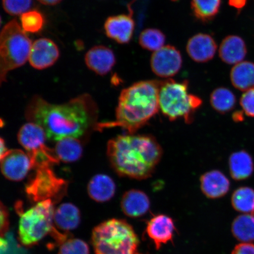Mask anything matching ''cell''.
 <instances>
[{
    "mask_svg": "<svg viewBox=\"0 0 254 254\" xmlns=\"http://www.w3.org/2000/svg\"><path fill=\"white\" fill-rule=\"evenodd\" d=\"M232 205L238 212L249 214L254 209V190L250 187L238 189L231 198Z\"/></svg>",
    "mask_w": 254,
    "mask_h": 254,
    "instance_id": "83f0119b",
    "label": "cell"
},
{
    "mask_svg": "<svg viewBox=\"0 0 254 254\" xmlns=\"http://www.w3.org/2000/svg\"><path fill=\"white\" fill-rule=\"evenodd\" d=\"M57 254H90V249L84 241L70 237L60 244Z\"/></svg>",
    "mask_w": 254,
    "mask_h": 254,
    "instance_id": "4dcf8cb0",
    "label": "cell"
},
{
    "mask_svg": "<svg viewBox=\"0 0 254 254\" xmlns=\"http://www.w3.org/2000/svg\"><path fill=\"white\" fill-rule=\"evenodd\" d=\"M8 151L7 147H6L5 142L2 138H1V156L4 155L5 152Z\"/></svg>",
    "mask_w": 254,
    "mask_h": 254,
    "instance_id": "f35d334b",
    "label": "cell"
},
{
    "mask_svg": "<svg viewBox=\"0 0 254 254\" xmlns=\"http://www.w3.org/2000/svg\"><path fill=\"white\" fill-rule=\"evenodd\" d=\"M31 41L21 25L12 20L2 28L0 36V79L6 81L9 71L20 67L29 59Z\"/></svg>",
    "mask_w": 254,
    "mask_h": 254,
    "instance_id": "52a82bcc",
    "label": "cell"
},
{
    "mask_svg": "<svg viewBox=\"0 0 254 254\" xmlns=\"http://www.w3.org/2000/svg\"><path fill=\"white\" fill-rule=\"evenodd\" d=\"M201 189L206 197L216 199L227 194L230 183L228 178L218 170H212L200 178Z\"/></svg>",
    "mask_w": 254,
    "mask_h": 254,
    "instance_id": "e0dca14e",
    "label": "cell"
},
{
    "mask_svg": "<svg viewBox=\"0 0 254 254\" xmlns=\"http://www.w3.org/2000/svg\"><path fill=\"white\" fill-rule=\"evenodd\" d=\"M247 53L244 41L237 36H229L222 40L219 56L222 61L228 64H237L242 62Z\"/></svg>",
    "mask_w": 254,
    "mask_h": 254,
    "instance_id": "ffe728a7",
    "label": "cell"
},
{
    "mask_svg": "<svg viewBox=\"0 0 254 254\" xmlns=\"http://www.w3.org/2000/svg\"><path fill=\"white\" fill-rule=\"evenodd\" d=\"M166 39V36L160 30L147 28L142 31L139 43L143 49L155 52L164 47Z\"/></svg>",
    "mask_w": 254,
    "mask_h": 254,
    "instance_id": "f1b7e54d",
    "label": "cell"
},
{
    "mask_svg": "<svg viewBox=\"0 0 254 254\" xmlns=\"http://www.w3.org/2000/svg\"><path fill=\"white\" fill-rule=\"evenodd\" d=\"M136 254H137V253H136Z\"/></svg>",
    "mask_w": 254,
    "mask_h": 254,
    "instance_id": "b9f144b4",
    "label": "cell"
},
{
    "mask_svg": "<svg viewBox=\"0 0 254 254\" xmlns=\"http://www.w3.org/2000/svg\"><path fill=\"white\" fill-rule=\"evenodd\" d=\"M85 62L88 68L98 75H105L115 65V55L109 48L103 46H95L87 53Z\"/></svg>",
    "mask_w": 254,
    "mask_h": 254,
    "instance_id": "2e32d148",
    "label": "cell"
},
{
    "mask_svg": "<svg viewBox=\"0 0 254 254\" xmlns=\"http://www.w3.org/2000/svg\"><path fill=\"white\" fill-rule=\"evenodd\" d=\"M55 151L60 161L72 163L80 158L83 150L78 138L68 136L57 141Z\"/></svg>",
    "mask_w": 254,
    "mask_h": 254,
    "instance_id": "cb8c5ba5",
    "label": "cell"
},
{
    "mask_svg": "<svg viewBox=\"0 0 254 254\" xmlns=\"http://www.w3.org/2000/svg\"><path fill=\"white\" fill-rule=\"evenodd\" d=\"M9 214L7 207L1 202V224H0V231H1V237H4L7 233L9 228Z\"/></svg>",
    "mask_w": 254,
    "mask_h": 254,
    "instance_id": "836d02e7",
    "label": "cell"
},
{
    "mask_svg": "<svg viewBox=\"0 0 254 254\" xmlns=\"http://www.w3.org/2000/svg\"><path fill=\"white\" fill-rule=\"evenodd\" d=\"M231 81L233 86L240 91H246L254 88V63L242 62L232 68Z\"/></svg>",
    "mask_w": 254,
    "mask_h": 254,
    "instance_id": "603a6c76",
    "label": "cell"
},
{
    "mask_svg": "<svg viewBox=\"0 0 254 254\" xmlns=\"http://www.w3.org/2000/svg\"><path fill=\"white\" fill-rule=\"evenodd\" d=\"M150 63L152 71L155 75L162 78H170L182 68V56L176 47L168 45L152 54Z\"/></svg>",
    "mask_w": 254,
    "mask_h": 254,
    "instance_id": "30bf717a",
    "label": "cell"
},
{
    "mask_svg": "<svg viewBox=\"0 0 254 254\" xmlns=\"http://www.w3.org/2000/svg\"><path fill=\"white\" fill-rule=\"evenodd\" d=\"M187 52L193 61L206 63L214 58L217 50L215 41L208 34L199 33L189 40Z\"/></svg>",
    "mask_w": 254,
    "mask_h": 254,
    "instance_id": "9a60e30c",
    "label": "cell"
},
{
    "mask_svg": "<svg viewBox=\"0 0 254 254\" xmlns=\"http://www.w3.org/2000/svg\"><path fill=\"white\" fill-rule=\"evenodd\" d=\"M116 184L113 180L106 174L95 175L87 186L90 197L97 202L110 201L115 194Z\"/></svg>",
    "mask_w": 254,
    "mask_h": 254,
    "instance_id": "44dd1931",
    "label": "cell"
},
{
    "mask_svg": "<svg viewBox=\"0 0 254 254\" xmlns=\"http://www.w3.org/2000/svg\"><path fill=\"white\" fill-rule=\"evenodd\" d=\"M81 212L75 205L66 202L60 205L54 213V225L57 229L69 233L78 227Z\"/></svg>",
    "mask_w": 254,
    "mask_h": 254,
    "instance_id": "d6986e66",
    "label": "cell"
},
{
    "mask_svg": "<svg viewBox=\"0 0 254 254\" xmlns=\"http://www.w3.org/2000/svg\"><path fill=\"white\" fill-rule=\"evenodd\" d=\"M171 1H179V0H171Z\"/></svg>",
    "mask_w": 254,
    "mask_h": 254,
    "instance_id": "ab89813d",
    "label": "cell"
},
{
    "mask_svg": "<svg viewBox=\"0 0 254 254\" xmlns=\"http://www.w3.org/2000/svg\"><path fill=\"white\" fill-rule=\"evenodd\" d=\"M231 254H254V244L245 243L238 244Z\"/></svg>",
    "mask_w": 254,
    "mask_h": 254,
    "instance_id": "e575fe53",
    "label": "cell"
},
{
    "mask_svg": "<svg viewBox=\"0 0 254 254\" xmlns=\"http://www.w3.org/2000/svg\"><path fill=\"white\" fill-rule=\"evenodd\" d=\"M25 116L28 122L44 129L47 138L58 141L63 138H79L97 125V108L90 95L83 94L62 104L35 97L28 104Z\"/></svg>",
    "mask_w": 254,
    "mask_h": 254,
    "instance_id": "6da1fadb",
    "label": "cell"
},
{
    "mask_svg": "<svg viewBox=\"0 0 254 254\" xmlns=\"http://www.w3.org/2000/svg\"><path fill=\"white\" fill-rule=\"evenodd\" d=\"M232 233L241 243H251L254 241V216L244 214L234 220L231 227Z\"/></svg>",
    "mask_w": 254,
    "mask_h": 254,
    "instance_id": "d4e9b609",
    "label": "cell"
},
{
    "mask_svg": "<svg viewBox=\"0 0 254 254\" xmlns=\"http://www.w3.org/2000/svg\"><path fill=\"white\" fill-rule=\"evenodd\" d=\"M32 0H2L4 10L9 15H19L28 11Z\"/></svg>",
    "mask_w": 254,
    "mask_h": 254,
    "instance_id": "1f68e13d",
    "label": "cell"
},
{
    "mask_svg": "<svg viewBox=\"0 0 254 254\" xmlns=\"http://www.w3.org/2000/svg\"><path fill=\"white\" fill-rule=\"evenodd\" d=\"M41 4L46 5H55L59 4L62 0H38Z\"/></svg>",
    "mask_w": 254,
    "mask_h": 254,
    "instance_id": "8d00e7d4",
    "label": "cell"
},
{
    "mask_svg": "<svg viewBox=\"0 0 254 254\" xmlns=\"http://www.w3.org/2000/svg\"><path fill=\"white\" fill-rule=\"evenodd\" d=\"M252 214L254 216V209L253 212H252Z\"/></svg>",
    "mask_w": 254,
    "mask_h": 254,
    "instance_id": "60d3db41",
    "label": "cell"
},
{
    "mask_svg": "<svg viewBox=\"0 0 254 254\" xmlns=\"http://www.w3.org/2000/svg\"><path fill=\"white\" fill-rule=\"evenodd\" d=\"M240 104L247 116L254 117V88L245 91L241 98Z\"/></svg>",
    "mask_w": 254,
    "mask_h": 254,
    "instance_id": "d6a6232c",
    "label": "cell"
},
{
    "mask_svg": "<svg viewBox=\"0 0 254 254\" xmlns=\"http://www.w3.org/2000/svg\"><path fill=\"white\" fill-rule=\"evenodd\" d=\"M59 56V48L55 42L52 40L42 38L32 44L28 60L33 68L44 69L54 65Z\"/></svg>",
    "mask_w": 254,
    "mask_h": 254,
    "instance_id": "7c38bea8",
    "label": "cell"
},
{
    "mask_svg": "<svg viewBox=\"0 0 254 254\" xmlns=\"http://www.w3.org/2000/svg\"><path fill=\"white\" fill-rule=\"evenodd\" d=\"M233 117L235 122H241V121L243 120L244 118L243 114L240 111H237V112L235 113Z\"/></svg>",
    "mask_w": 254,
    "mask_h": 254,
    "instance_id": "74e56055",
    "label": "cell"
},
{
    "mask_svg": "<svg viewBox=\"0 0 254 254\" xmlns=\"http://www.w3.org/2000/svg\"><path fill=\"white\" fill-rule=\"evenodd\" d=\"M150 206L148 196L142 190H131L123 195L121 207L125 215L131 218L141 217L147 213Z\"/></svg>",
    "mask_w": 254,
    "mask_h": 254,
    "instance_id": "ac0fdd59",
    "label": "cell"
},
{
    "mask_svg": "<svg viewBox=\"0 0 254 254\" xmlns=\"http://www.w3.org/2000/svg\"><path fill=\"white\" fill-rule=\"evenodd\" d=\"M162 81H141L124 89L121 93L113 122L98 123L95 130L122 127L129 134H134L156 115L160 110L159 91Z\"/></svg>",
    "mask_w": 254,
    "mask_h": 254,
    "instance_id": "3957f363",
    "label": "cell"
},
{
    "mask_svg": "<svg viewBox=\"0 0 254 254\" xmlns=\"http://www.w3.org/2000/svg\"><path fill=\"white\" fill-rule=\"evenodd\" d=\"M246 2V0H229V4L238 9L243 7Z\"/></svg>",
    "mask_w": 254,
    "mask_h": 254,
    "instance_id": "d590c367",
    "label": "cell"
},
{
    "mask_svg": "<svg viewBox=\"0 0 254 254\" xmlns=\"http://www.w3.org/2000/svg\"><path fill=\"white\" fill-rule=\"evenodd\" d=\"M210 104L218 113L225 114L234 109L236 104V97L229 89L220 87L212 91Z\"/></svg>",
    "mask_w": 254,
    "mask_h": 254,
    "instance_id": "4316f807",
    "label": "cell"
},
{
    "mask_svg": "<svg viewBox=\"0 0 254 254\" xmlns=\"http://www.w3.org/2000/svg\"><path fill=\"white\" fill-rule=\"evenodd\" d=\"M21 27L26 33H37L44 26V18L40 12L36 10L28 11L21 15Z\"/></svg>",
    "mask_w": 254,
    "mask_h": 254,
    "instance_id": "f546056e",
    "label": "cell"
},
{
    "mask_svg": "<svg viewBox=\"0 0 254 254\" xmlns=\"http://www.w3.org/2000/svg\"><path fill=\"white\" fill-rule=\"evenodd\" d=\"M91 243L95 254H136L139 239L128 222L114 218L94 228Z\"/></svg>",
    "mask_w": 254,
    "mask_h": 254,
    "instance_id": "277c9868",
    "label": "cell"
},
{
    "mask_svg": "<svg viewBox=\"0 0 254 254\" xmlns=\"http://www.w3.org/2000/svg\"><path fill=\"white\" fill-rule=\"evenodd\" d=\"M221 0H191L193 15L198 20L206 23L216 17L220 11Z\"/></svg>",
    "mask_w": 254,
    "mask_h": 254,
    "instance_id": "484cf974",
    "label": "cell"
},
{
    "mask_svg": "<svg viewBox=\"0 0 254 254\" xmlns=\"http://www.w3.org/2000/svg\"><path fill=\"white\" fill-rule=\"evenodd\" d=\"M55 204L52 200L36 203L28 210L17 206L20 218L19 221L18 238L22 245L33 247L39 244L47 235L55 237L60 231L54 225Z\"/></svg>",
    "mask_w": 254,
    "mask_h": 254,
    "instance_id": "8992f818",
    "label": "cell"
},
{
    "mask_svg": "<svg viewBox=\"0 0 254 254\" xmlns=\"http://www.w3.org/2000/svg\"><path fill=\"white\" fill-rule=\"evenodd\" d=\"M189 82H178L173 79L162 81L159 91V106L164 116L174 122L183 119L187 124L193 122L196 110L202 101L195 95L189 93Z\"/></svg>",
    "mask_w": 254,
    "mask_h": 254,
    "instance_id": "5b68a950",
    "label": "cell"
},
{
    "mask_svg": "<svg viewBox=\"0 0 254 254\" xmlns=\"http://www.w3.org/2000/svg\"><path fill=\"white\" fill-rule=\"evenodd\" d=\"M163 151L151 135H119L108 142L107 155L120 176L145 180L154 174Z\"/></svg>",
    "mask_w": 254,
    "mask_h": 254,
    "instance_id": "7a4b0ae2",
    "label": "cell"
},
{
    "mask_svg": "<svg viewBox=\"0 0 254 254\" xmlns=\"http://www.w3.org/2000/svg\"><path fill=\"white\" fill-rule=\"evenodd\" d=\"M228 163L231 176L235 180H246L253 173V159L246 151L234 152L230 155Z\"/></svg>",
    "mask_w": 254,
    "mask_h": 254,
    "instance_id": "7402d4cb",
    "label": "cell"
},
{
    "mask_svg": "<svg viewBox=\"0 0 254 254\" xmlns=\"http://www.w3.org/2000/svg\"><path fill=\"white\" fill-rule=\"evenodd\" d=\"M134 28L131 14L112 16L104 24L107 36L120 44L128 43L131 41Z\"/></svg>",
    "mask_w": 254,
    "mask_h": 254,
    "instance_id": "5bb4252c",
    "label": "cell"
},
{
    "mask_svg": "<svg viewBox=\"0 0 254 254\" xmlns=\"http://www.w3.org/2000/svg\"><path fill=\"white\" fill-rule=\"evenodd\" d=\"M53 166L36 168V173L25 187V192L31 202L37 203L52 200L54 204L62 201L67 192V181L57 176Z\"/></svg>",
    "mask_w": 254,
    "mask_h": 254,
    "instance_id": "ba28073f",
    "label": "cell"
},
{
    "mask_svg": "<svg viewBox=\"0 0 254 254\" xmlns=\"http://www.w3.org/2000/svg\"><path fill=\"white\" fill-rule=\"evenodd\" d=\"M47 138L44 129L34 123L25 124L19 130L18 142L29 155L33 169L44 166H53L59 163L55 150L46 145Z\"/></svg>",
    "mask_w": 254,
    "mask_h": 254,
    "instance_id": "9c48e42d",
    "label": "cell"
},
{
    "mask_svg": "<svg viewBox=\"0 0 254 254\" xmlns=\"http://www.w3.org/2000/svg\"><path fill=\"white\" fill-rule=\"evenodd\" d=\"M146 230L158 250L163 244L173 240L176 227L172 218L166 215L160 214L154 216L148 221Z\"/></svg>",
    "mask_w": 254,
    "mask_h": 254,
    "instance_id": "4fadbf2b",
    "label": "cell"
},
{
    "mask_svg": "<svg viewBox=\"0 0 254 254\" xmlns=\"http://www.w3.org/2000/svg\"><path fill=\"white\" fill-rule=\"evenodd\" d=\"M1 173L6 179L20 182L33 169L31 160L27 152L18 149L8 150L0 158Z\"/></svg>",
    "mask_w": 254,
    "mask_h": 254,
    "instance_id": "8fae6325",
    "label": "cell"
}]
</instances>
